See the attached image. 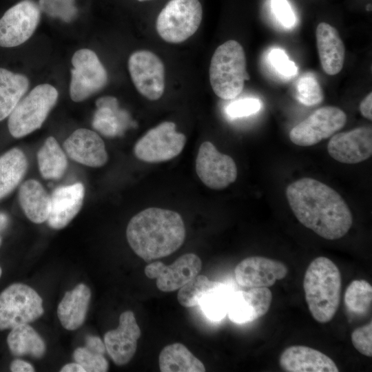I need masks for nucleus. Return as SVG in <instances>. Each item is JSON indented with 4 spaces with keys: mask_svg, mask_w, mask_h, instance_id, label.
Returning <instances> with one entry per match:
<instances>
[{
    "mask_svg": "<svg viewBox=\"0 0 372 372\" xmlns=\"http://www.w3.org/2000/svg\"><path fill=\"white\" fill-rule=\"evenodd\" d=\"M286 196L298 220L323 238H341L352 226L347 203L322 182L309 177L298 179L287 186Z\"/></svg>",
    "mask_w": 372,
    "mask_h": 372,
    "instance_id": "obj_1",
    "label": "nucleus"
},
{
    "mask_svg": "<svg viewBox=\"0 0 372 372\" xmlns=\"http://www.w3.org/2000/svg\"><path fill=\"white\" fill-rule=\"evenodd\" d=\"M185 234L178 213L158 207L147 208L134 216L126 229L130 247L146 262L176 251L183 244Z\"/></svg>",
    "mask_w": 372,
    "mask_h": 372,
    "instance_id": "obj_2",
    "label": "nucleus"
},
{
    "mask_svg": "<svg viewBox=\"0 0 372 372\" xmlns=\"http://www.w3.org/2000/svg\"><path fill=\"white\" fill-rule=\"evenodd\" d=\"M303 289L314 320L320 323L331 321L341 299L342 278L337 265L327 257L313 259L305 271Z\"/></svg>",
    "mask_w": 372,
    "mask_h": 372,
    "instance_id": "obj_3",
    "label": "nucleus"
},
{
    "mask_svg": "<svg viewBox=\"0 0 372 372\" xmlns=\"http://www.w3.org/2000/svg\"><path fill=\"white\" fill-rule=\"evenodd\" d=\"M209 74L217 96L224 100L238 96L243 90L245 81L249 80L242 46L235 40L219 45L212 55Z\"/></svg>",
    "mask_w": 372,
    "mask_h": 372,
    "instance_id": "obj_4",
    "label": "nucleus"
},
{
    "mask_svg": "<svg viewBox=\"0 0 372 372\" xmlns=\"http://www.w3.org/2000/svg\"><path fill=\"white\" fill-rule=\"evenodd\" d=\"M57 90L50 84L34 87L22 98L9 115L8 127L16 138L39 129L57 102Z\"/></svg>",
    "mask_w": 372,
    "mask_h": 372,
    "instance_id": "obj_5",
    "label": "nucleus"
},
{
    "mask_svg": "<svg viewBox=\"0 0 372 372\" xmlns=\"http://www.w3.org/2000/svg\"><path fill=\"white\" fill-rule=\"evenodd\" d=\"M203 17L198 0H170L158 15L156 28L166 42L180 43L198 29Z\"/></svg>",
    "mask_w": 372,
    "mask_h": 372,
    "instance_id": "obj_6",
    "label": "nucleus"
},
{
    "mask_svg": "<svg viewBox=\"0 0 372 372\" xmlns=\"http://www.w3.org/2000/svg\"><path fill=\"white\" fill-rule=\"evenodd\" d=\"M43 312L42 298L27 285L14 283L0 293V330L31 323Z\"/></svg>",
    "mask_w": 372,
    "mask_h": 372,
    "instance_id": "obj_7",
    "label": "nucleus"
},
{
    "mask_svg": "<svg viewBox=\"0 0 372 372\" xmlns=\"http://www.w3.org/2000/svg\"><path fill=\"white\" fill-rule=\"evenodd\" d=\"M185 142V134L176 132V124L165 121L147 131L136 143L134 152L144 162H164L180 154Z\"/></svg>",
    "mask_w": 372,
    "mask_h": 372,
    "instance_id": "obj_8",
    "label": "nucleus"
},
{
    "mask_svg": "<svg viewBox=\"0 0 372 372\" xmlns=\"http://www.w3.org/2000/svg\"><path fill=\"white\" fill-rule=\"evenodd\" d=\"M70 95L80 102L101 90L107 83V72L96 53L87 48L74 52L72 58Z\"/></svg>",
    "mask_w": 372,
    "mask_h": 372,
    "instance_id": "obj_9",
    "label": "nucleus"
},
{
    "mask_svg": "<svg viewBox=\"0 0 372 372\" xmlns=\"http://www.w3.org/2000/svg\"><path fill=\"white\" fill-rule=\"evenodd\" d=\"M347 121V114L340 108L322 107L293 127L289 132V138L295 145L312 146L332 136L345 125Z\"/></svg>",
    "mask_w": 372,
    "mask_h": 372,
    "instance_id": "obj_10",
    "label": "nucleus"
},
{
    "mask_svg": "<svg viewBox=\"0 0 372 372\" xmlns=\"http://www.w3.org/2000/svg\"><path fill=\"white\" fill-rule=\"evenodd\" d=\"M40 18V8L33 0H22L10 8L0 19V46L12 48L25 42Z\"/></svg>",
    "mask_w": 372,
    "mask_h": 372,
    "instance_id": "obj_11",
    "label": "nucleus"
},
{
    "mask_svg": "<svg viewBox=\"0 0 372 372\" xmlns=\"http://www.w3.org/2000/svg\"><path fill=\"white\" fill-rule=\"evenodd\" d=\"M128 70L141 95L150 101L162 96L165 87V66L156 54L145 50L133 52L128 60Z\"/></svg>",
    "mask_w": 372,
    "mask_h": 372,
    "instance_id": "obj_12",
    "label": "nucleus"
},
{
    "mask_svg": "<svg viewBox=\"0 0 372 372\" xmlns=\"http://www.w3.org/2000/svg\"><path fill=\"white\" fill-rule=\"evenodd\" d=\"M196 172L200 180L209 188L223 189L237 178V167L234 159L222 154L209 141L203 143L196 159Z\"/></svg>",
    "mask_w": 372,
    "mask_h": 372,
    "instance_id": "obj_13",
    "label": "nucleus"
},
{
    "mask_svg": "<svg viewBox=\"0 0 372 372\" xmlns=\"http://www.w3.org/2000/svg\"><path fill=\"white\" fill-rule=\"evenodd\" d=\"M202 268L200 258L195 254H185L172 264L166 265L156 261L147 265L145 273L149 278L156 279L158 289L163 292L179 289L196 276Z\"/></svg>",
    "mask_w": 372,
    "mask_h": 372,
    "instance_id": "obj_14",
    "label": "nucleus"
},
{
    "mask_svg": "<svg viewBox=\"0 0 372 372\" xmlns=\"http://www.w3.org/2000/svg\"><path fill=\"white\" fill-rule=\"evenodd\" d=\"M329 154L345 164H356L372 155V130L359 127L351 131L333 134L328 145Z\"/></svg>",
    "mask_w": 372,
    "mask_h": 372,
    "instance_id": "obj_15",
    "label": "nucleus"
},
{
    "mask_svg": "<svg viewBox=\"0 0 372 372\" xmlns=\"http://www.w3.org/2000/svg\"><path fill=\"white\" fill-rule=\"evenodd\" d=\"M237 283L245 287H268L285 278L288 268L283 262L262 256H251L235 268Z\"/></svg>",
    "mask_w": 372,
    "mask_h": 372,
    "instance_id": "obj_16",
    "label": "nucleus"
},
{
    "mask_svg": "<svg viewBox=\"0 0 372 372\" xmlns=\"http://www.w3.org/2000/svg\"><path fill=\"white\" fill-rule=\"evenodd\" d=\"M141 334L134 313L129 310L123 312L119 317L118 327L104 335L106 351L114 364L121 366L132 360Z\"/></svg>",
    "mask_w": 372,
    "mask_h": 372,
    "instance_id": "obj_17",
    "label": "nucleus"
},
{
    "mask_svg": "<svg viewBox=\"0 0 372 372\" xmlns=\"http://www.w3.org/2000/svg\"><path fill=\"white\" fill-rule=\"evenodd\" d=\"M63 149L72 160L88 167H102L108 159L103 141L88 129L74 131L64 141Z\"/></svg>",
    "mask_w": 372,
    "mask_h": 372,
    "instance_id": "obj_18",
    "label": "nucleus"
},
{
    "mask_svg": "<svg viewBox=\"0 0 372 372\" xmlns=\"http://www.w3.org/2000/svg\"><path fill=\"white\" fill-rule=\"evenodd\" d=\"M272 293L267 287H253L249 291H233L228 308V317L236 324L257 320L269 311Z\"/></svg>",
    "mask_w": 372,
    "mask_h": 372,
    "instance_id": "obj_19",
    "label": "nucleus"
},
{
    "mask_svg": "<svg viewBox=\"0 0 372 372\" xmlns=\"http://www.w3.org/2000/svg\"><path fill=\"white\" fill-rule=\"evenodd\" d=\"M85 188L81 183L57 187L50 195V211L46 220L54 229L66 227L81 209Z\"/></svg>",
    "mask_w": 372,
    "mask_h": 372,
    "instance_id": "obj_20",
    "label": "nucleus"
},
{
    "mask_svg": "<svg viewBox=\"0 0 372 372\" xmlns=\"http://www.w3.org/2000/svg\"><path fill=\"white\" fill-rule=\"evenodd\" d=\"M280 366L287 372H338L335 362L322 352L302 346H291L283 351Z\"/></svg>",
    "mask_w": 372,
    "mask_h": 372,
    "instance_id": "obj_21",
    "label": "nucleus"
},
{
    "mask_svg": "<svg viewBox=\"0 0 372 372\" xmlns=\"http://www.w3.org/2000/svg\"><path fill=\"white\" fill-rule=\"evenodd\" d=\"M316 38L324 72L329 75L338 74L344 65L345 46L338 30L327 23H320L316 28Z\"/></svg>",
    "mask_w": 372,
    "mask_h": 372,
    "instance_id": "obj_22",
    "label": "nucleus"
},
{
    "mask_svg": "<svg viewBox=\"0 0 372 372\" xmlns=\"http://www.w3.org/2000/svg\"><path fill=\"white\" fill-rule=\"evenodd\" d=\"M90 298V289L83 283L65 293L58 305L57 316L65 329L76 330L84 323Z\"/></svg>",
    "mask_w": 372,
    "mask_h": 372,
    "instance_id": "obj_23",
    "label": "nucleus"
},
{
    "mask_svg": "<svg viewBox=\"0 0 372 372\" xmlns=\"http://www.w3.org/2000/svg\"><path fill=\"white\" fill-rule=\"evenodd\" d=\"M19 204L27 218L34 223L48 220L50 211V196L37 180L30 179L19 187Z\"/></svg>",
    "mask_w": 372,
    "mask_h": 372,
    "instance_id": "obj_24",
    "label": "nucleus"
},
{
    "mask_svg": "<svg viewBox=\"0 0 372 372\" xmlns=\"http://www.w3.org/2000/svg\"><path fill=\"white\" fill-rule=\"evenodd\" d=\"M27 169V158L19 148H12L0 156V200L19 185Z\"/></svg>",
    "mask_w": 372,
    "mask_h": 372,
    "instance_id": "obj_25",
    "label": "nucleus"
},
{
    "mask_svg": "<svg viewBox=\"0 0 372 372\" xmlns=\"http://www.w3.org/2000/svg\"><path fill=\"white\" fill-rule=\"evenodd\" d=\"M161 372H204L203 362L183 344L176 342L165 346L158 357Z\"/></svg>",
    "mask_w": 372,
    "mask_h": 372,
    "instance_id": "obj_26",
    "label": "nucleus"
},
{
    "mask_svg": "<svg viewBox=\"0 0 372 372\" xmlns=\"http://www.w3.org/2000/svg\"><path fill=\"white\" fill-rule=\"evenodd\" d=\"M11 329L7 337V344L13 355L21 357L28 355L34 358L44 355L45 344L29 324H20Z\"/></svg>",
    "mask_w": 372,
    "mask_h": 372,
    "instance_id": "obj_27",
    "label": "nucleus"
},
{
    "mask_svg": "<svg viewBox=\"0 0 372 372\" xmlns=\"http://www.w3.org/2000/svg\"><path fill=\"white\" fill-rule=\"evenodd\" d=\"M28 87L25 76L0 68V121L9 116Z\"/></svg>",
    "mask_w": 372,
    "mask_h": 372,
    "instance_id": "obj_28",
    "label": "nucleus"
},
{
    "mask_svg": "<svg viewBox=\"0 0 372 372\" xmlns=\"http://www.w3.org/2000/svg\"><path fill=\"white\" fill-rule=\"evenodd\" d=\"M37 162L42 177L47 180L59 179L68 166L66 155L53 136L48 137L38 151Z\"/></svg>",
    "mask_w": 372,
    "mask_h": 372,
    "instance_id": "obj_29",
    "label": "nucleus"
},
{
    "mask_svg": "<svg viewBox=\"0 0 372 372\" xmlns=\"http://www.w3.org/2000/svg\"><path fill=\"white\" fill-rule=\"evenodd\" d=\"M96 105L92 125L94 128L105 136H114L118 134L123 125L125 114L118 110L116 98L105 96L99 99Z\"/></svg>",
    "mask_w": 372,
    "mask_h": 372,
    "instance_id": "obj_30",
    "label": "nucleus"
},
{
    "mask_svg": "<svg viewBox=\"0 0 372 372\" xmlns=\"http://www.w3.org/2000/svg\"><path fill=\"white\" fill-rule=\"evenodd\" d=\"M233 291L229 286L220 282L206 292L198 302L205 316L214 322L223 320L227 314Z\"/></svg>",
    "mask_w": 372,
    "mask_h": 372,
    "instance_id": "obj_31",
    "label": "nucleus"
},
{
    "mask_svg": "<svg viewBox=\"0 0 372 372\" xmlns=\"http://www.w3.org/2000/svg\"><path fill=\"white\" fill-rule=\"evenodd\" d=\"M347 310L356 316H363L371 309L372 287L365 280H354L347 287L344 296Z\"/></svg>",
    "mask_w": 372,
    "mask_h": 372,
    "instance_id": "obj_32",
    "label": "nucleus"
},
{
    "mask_svg": "<svg viewBox=\"0 0 372 372\" xmlns=\"http://www.w3.org/2000/svg\"><path fill=\"white\" fill-rule=\"evenodd\" d=\"M219 282L211 281L205 276L197 275L179 289L177 294L178 301L180 305L187 308L198 305L203 296Z\"/></svg>",
    "mask_w": 372,
    "mask_h": 372,
    "instance_id": "obj_33",
    "label": "nucleus"
},
{
    "mask_svg": "<svg viewBox=\"0 0 372 372\" xmlns=\"http://www.w3.org/2000/svg\"><path fill=\"white\" fill-rule=\"evenodd\" d=\"M296 97L302 104L308 106L317 105L323 100L322 89L313 74L302 75L297 82Z\"/></svg>",
    "mask_w": 372,
    "mask_h": 372,
    "instance_id": "obj_34",
    "label": "nucleus"
},
{
    "mask_svg": "<svg viewBox=\"0 0 372 372\" xmlns=\"http://www.w3.org/2000/svg\"><path fill=\"white\" fill-rule=\"evenodd\" d=\"M73 359L83 368L85 372H105L108 370V362L104 355L92 351L85 347L74 350Z\"/></svg>",
    "mask_w": 372,
    "mask_h": 372,
    "instance_id": "obj_35",
    "label": "nucleus"
},
{
    "mask_svg": "<svg viewBox=\"0 0 372 372\" xmlns=\"http://www.w3.org/2000/svg\"><path fill=\"white\" fill-rule=\"evenodd\" d=\"M269 60L277 72L284 77L294 76L298 72V68L295 63L289 59L282 49H272L269 54Z\"/></svg>",
    "mask_w": 372,
    "mask_h": 372,
    "instance_id": "obj_36",
    "label": "nucleus"
},
{
    "mask_svg": "<svg viewBox=\"0 0 372 372\" xmlns=\"http://www.w3.org/2000/svg\"><path fill=\"white\" fill-rule=\"evenodd\" d=\"M351 342L355 349L361 354L372 356V322L358 327L351 333Z\"/></svg>",
    "mask_w": 372,
    "mask_h": 372,
    "instance_id": "obj_37",
    "label": "nucleus"
},
{
    "mask_svg": "<svg viewBox=\"0 0 372 372\" xmlns=\"http://www.w3.org/2000/svg\"><path fill=\"white\" fill-rule=\"evenodd\" d=\"M260 107L261 103L258 99L245 98L229 104L226 112L231 118H240L256 113Z\"/></svg>",
    "mask_w": 372,
    "mask_h": 372,
    "instance_id": "obj_38",
    "label": "nucleus"
},
{
    "mask_svg": "<svg viewBox=\"0 0 372 372\" xmlns=\"http://www.w3.org/2000/svg\"><path fill=\"white\" fill-rule=\"evenodd\" d=\"M271 6L273 14L280 23L287 28L294 26L296 16L287 0H271Z\"/></svg>",
    "mask_w": 372,
    "mask_h": 372,
    "instance_id": "obj_39",
    "label": "nucleus"
},
{
    "mask_svg": "<svg viewBox=\"0 0 372 372\" xmlns=\"http://www.w3.org/2000/svg\"><path fill=\"white\" fill-rule=\"evenodd\" d=\"M85 347L95 353L104 355L106 351L104 342L96 335H87L85 338Z\"/></svg>",
    "mask_w": 372,
    "mask_h": 372,
    "instance_id": "obj_40",
    "label": "nucleus"
},
{
    "mask_svg": "<svg viewBox=\"0 0 372 372\" xmlns=\"http://www.w3.org/2000/svg\"><path fill=\"white\" fill-rule=\"evenodd\" d=\"M361 114L369 120L372 119V93L370 92L360 103Z\"/></svg>",
    "mask_w": 372,
    "mask_h": 372,
    "instance_id": "obj_41",
    "label": "nucleus"
},
{
    "mask_svg": "<svg viewBox=\"0 0 372 372\" xmlns=\"http://www.w3.org/2000/svg\"><path fill=\"white\" fill-rule=\"evenodd\" d=\"M10 369L12 372H33L35 371L31 364L20 359L14 360L10 364Z\"/></svg>",
    "mask_w": 372,
    "mask_h": 372,
    "instance_id": "obj_42",
    "label": "nucleus"
},
{
    "mask_svg": "<svg viewBox=\"0 0 372 372\" xmlns=\"http://www.w3.org/2000/svg\"><path fill=\"white\" fill-rule=\"evenodd\" d=\"M61 372H85L83 368L76 362L66 364L61 369Z\"/></svg>",
    "mask_w": 372,
    "mask_h": 372,
    "instance_id": "obj_43",
    "label": "nucleus"
},
{
    "mask_svg": "<svg viewBox=\"0 0 372 372\" xmlns=\"http://www.w3.org/2000/svg\"><path fill=\"white\" fill-rule=\"evenodd\" d=\"M7 216L3 213H0V230L3 229L7 225Z\"/></svg>",
    "mask_w": 372,
    "mask_h": 372,
    "instance_id": "obj_44",
    "label": "nucleus"
},
{
    "mask_svg": "<svg viewBox=\"0 0 372 372\" xmlns=\"http://www.w3.org/2000/svg\"><path fill=\"white\" fill-rule=\"evenodd\" d=\"M366 9L367 11H369V10L371 11V4H368V5L366 6Z\"/></svg>",
    "mask_w": 372,
    "mask_h": 372,
    "instance_id": "obj_45",
    "label": "nucleus"
},
{
    "mask_svg": "<svg viewBox=\"0 0 372 372\" xmlns=\"http://www.w3.org/2000/svg\"><path fill=\"white\" fill-rule=\"evenodd\" d=\"M1 273H2V270H1V267H0V278H1Z\"/></svg>",
    "mask_w": 372,
    "mask_h": 372,
    "instance_id": "obj_46",
    "label": "nucleus"
},
{
    "mask_svg": "<svg viewBox=\"0 0 372 372\" xmlns=\"http://www.w3.org/2000/svg\"><path fill=\"white\" fill-rule=\"evenodd\" d=\"M139 1H149V0H138Z\"/></svg>",
    "mask_w": 372,
    "mask_h": 372,
    "instance_id": "obj_47",
    "label": "nucleus"
},
{
    "mask_svg": "<svg viewBox=\"0 0 372 372\" xmlns=\"http://www.w3.org/2000/svg\"><path fill=\"white\" fill-rule=\"evenodd\" d=\"M0 243H1V239H0Z\"/></svg>",
    "mask_w": 372,
    "mask_h": 372,
    "instance_id": "obj_48",
    "label": "nucleus"
}]
</instances>
